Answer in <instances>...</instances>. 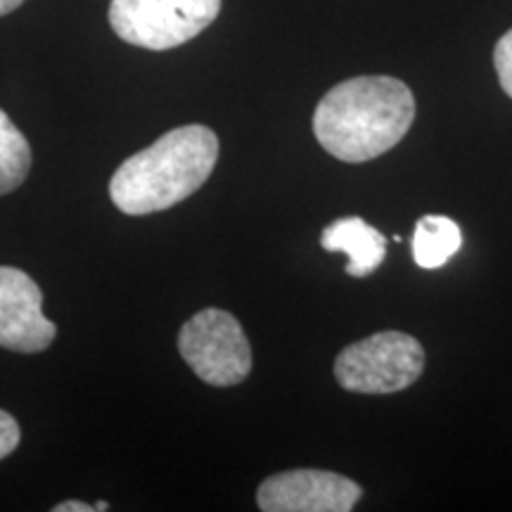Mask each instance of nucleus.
Masks as SVG:
<instances>
[{
	"label": "nucleus",
	"mask_w": 512,
	"mask_h": 512,
	"mask_svg": "<svg viewBox=\"0 0 512 512\" xmlns=\"http://www.w3.org/2000/svg\"><path fill=\"white\" fill-rule=\"evenodd\" d=\"M415 119L411 88L392 76H356L318 102L313 133L339 162L361 164L396 147Z\"/></svg>",
	"instance_id": "f257e3e1"
},
{
	"label": "nucleus",
	"mask_w": 512,
	"mask_h": 512,
	"mask_svg": "<svg viewBox=\"0 0 512 512\" xmlns=\"http://www.w3.org/2000/svg\"><path fill=\"white\" fill-rule=\"evenodd\" d=\"M219 159L211 128L190 124L164 133L114 171L110 197L128 216H147L188 200L207 183Z\"/></svg>",
	"instance_id": "f03ea898"
},
{
	"label": "nucleus",
	"mask_w": 512,
	"mask_h": 512,
	"mask_svg": "<svg viewBox=\"0 0 512 512\" xmlns=\"http://www.w3.org/2000/svg\"><path fill=\"white\" fill-rule=\"evenodd\" d=\"M425 351L406 332H377L351 344L337 356L335 377L342 389L356 394H394L418 380Z\"/></svg>",
	"instance_id": "7ed1b4c3"
},
{
	"label": "nucleus",
	"mask_w": 512,
	"mask_h": 512,
	"mask_svg": "<svg viewBox=\"0 0 512 512\" xmlns=\"http://www.w3.org/2000/svg\"><path fill=\"white\" fill-rule=\"evenodd\" d=\"M223 0H112L110 24L121 41L171 50L200 36L219 17Z\"/></svg>",
	"instance_id": "20e7f679"
},
{
	"label": "nucleus",
	"mask_w": 512,
	"mask_h": 512,
	"mask_svg": "<svg viewBox=\"0 0 512 512\" xmlns=\"http://www.w3.org/2000/svg\"><path fill=\"white\" fill-rule=\"evenodd\" d=\"M178 349L192 373L211 387H235L252 370V347L233 313L204 309L178 332Z\"/></svg>",
	"instance_id": "39448f33"
},
{
	"label": "nucleus",
	"mask_w": 512,
	"mask_h": 512,
	"mask_svg": "<svg viewBox=\"0 0 512 512\" xmlns=\"http://www.w3.org/2000/svg\"><path fill=\"white\" fill-rule=\"evenodd\" d=\"M354 479L325 470H290L268 477L256 491L264 512H349L361 498Z\"/></svg>",
	"instance_id": "423d86ee"
},
{
	"label": "nucleus",
	"mask_w": 512,
	"mask_h": 512,
	"mask_svg": "<svg viewBox=\"0 0 512 512\" xmlns=\"http://www.w3.org/2000/svg\"><path fill=\"white\" fill-rule=\"evenodd\" d=\"M55 335V323L43 316L41 287L19 268L0 266V347L38 354Z\"/></svg>",
	"instance_id": "0eeeda50"
},
{
	"label": "nucleus",
	"mask_w": 512,
	"mask_h": 512,
	"mask_svg": "<svg viewBox=\"0 0 512 512\" xmlns=\"http://www.w3.org/2000/svg\"><path fill=\"white\" fill-rule=\"evenodd\" d=\"M320 245L328 252L347 254V273L354 278H366L377 271L387 254V238L358 216H347V219L330 223L320 235Z\"/></svg>",
	"instance_id": "6e6552de"
},
{
	"label": "nucleus",
	"mask_w": 512,
	"mask_h": 512,
	"mask_svg": "<svg viewBox=\"0 0 512 512\" xmlns=\"http://www.w3.org/2000/svg\"><path fill=\"white\" fill-rule=\"evenodd\" d=\"M463 245L458 223L448 216H422L413 233V259L420 268H441Z\"/></svg>",
	"instance_id": "1a4fd4ad"
},
{
	"label": "nucleus",
	"mask_w": 512,
	"mask_h": 512,
	"mask_svg": "<svg viewBox=\"0 0 512 512\" xmlns=\"http://www.w3.org/2000/svg\"><path fill=\"white\" fill-rule=\"evenodd\" d=\"M31 169V147L24 133L0 110V195L17 190Z\"/></svg>",
	"instance_id": "9d476101"
},
{
	"label": "nucleus",
	"mask_w": 512,
	"mask_h": 512,
	"mask_svg": "<svg viewBox=\"0 0 512 512\" xmlns=\"http://www.w3.org/2000/svg\"><path fill=\"white\" fill-rule=\"evenodd\" d=\"M494 64H496V74H498V81H501L503 91L512 98V29L496 43Z\"/></svg>",
	"instance_id": "9b49d317"
},
{
	"label": "nucleus",
	"mask_w": 512,
	"mask_h": 512,
	"mask_svg": "<svg viewBox=\"0 0 512 512\" xmlns=\"http://www.w3.org/2000/svg\"><path fill=\"white\" fill-rule=\"evenodd\" d=\"M22 432H19L17 420L10 413L0 411V460L8 458L12 451L19 446Z\"/></svg>",
	"instance_id": "f8f14e48"
},
{
	"label": "nucleus",
	"mask_w": 512,
	"mask_h": 512,
	"mask_svg": "<svg viewBox=\"0 0 512 512\" xmlns=\"http://www.w3.org/2000/svg\"><path fill=\"white\" fill-rule=\"evenodd\" d=\"M93 510H95V505H88L81 501H67V503H60L53 508V512H93Z\"/></svg>",
	"instance_id": "ddd939ff"
},
{
	"label": "nucleus",
	"mask_w": 512,
	"mask_h": 512,
	"mask_svg": "<svg viewBox=\"0 0 512 512\" xmlns=\"http://www.w3.org/2000/svg\"><path fill=\"white\" fill-rule=\"evenodd\" d=\"M22 3H24V0H0V17L10 15V12L17 10Z\"/></svg>",
	"instance_id": "4468645a"
},
{
	"label": "nucleus",
	"mask_w": 512,
	"mask_h": 512,
	"mask_svg": "<svg viewBox=\"0 0 512 512\" xmlns=\"http://www.w3.org/2000/svg\"><path fill=\"white\" fill-rule=\"evenodd\" d=\"M107 508H110V505H107L105 501H100L98 505H95V510H107Z\"/></svg>",
	"instance_id": "2eb2a0df"
}]
</instances>
